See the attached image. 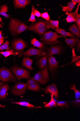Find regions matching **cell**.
<instances>
[{
    "label": "cell",
    "mask_w": 80,
    "mask_h": 121,
    "mask_svg": "<svg viewBox=\"0 0 80 121\" xmlns=\"http://www.w3.org/2000/svg\"><path fill=\"white\" fill-rule=\"evenodd\" d=\"M0 81L4 82H16L17 80L13 74L10 69H8L5 67L0 68Z\"/></svg>",
    "instance_id": "cell-5"
},
{
    "label": "cell",
    "mask_w": 80,
    "mask_h": 121,
    "mask_svg": "<svg viewBox=\"0 0 80 121\" xmlns=\"http://www.w3.org/2000/svg\"><path fill=\"white\" fill-rule=\"evenodd\" d=\"M10 69L19 81L23 79L28 80L31 78L30 71L25 69L14 66Z\"/></svg>",
    "instance_id": "cell-4"
},
{
    "label": "cell",
    "mask_w": 80,
    "mask_h": 121,
    "mask_svg": "<svg viewBox=\"0 0 80 121\" xmlns=\"http://www.w3.org/2000/svg\"><path fill=\"white\" fill-rule=\"evenodd\" d=\"M45 23L46 24V27L48 29L50 28L55 30V28H59V21L58 20L53 21L50 19L48 21L45 20Z\"/></svg>",
    "instance_id": "cell-17"
},
{
    "label": "cell",
    "mask_w": 80,
    "mask_h": 121,
    "mask_svg": "<svg viewBox=\"0 0 80 121\" xmlns=\"http://www.w3.org/2000/svg\"><path fill=\"white\" fill-rule=\"evenodd\" d=\"M46 54H45L48 58L55 54L59 55L62 51V48L59 45L52 46L47 48Z\"/></svg>",
    "instance_id": "cell-11"
},
{
    "label": "cell",
    "mask_w": 80,
    "mask_h": 121,
    "mask_svg": "<svg viewBox=\"0 0 80 121\" xmlns=\"http://www.w3.org/2000/svg\"><path fill=\"white\" fill-rule=\"evenodd\" d=\"M26 83V88L28 90L37 92L41 91V87L38 82L34 80L32 77L27 81Z\"/></svg>",
    "instance_id": "cell-10"
},
{
    "label": "cell",
    "mask_w": 80,
    "mask_h": 121,
    "mask_svg": "<svg viewBox=\"0 0 80 121\" xmlns=\"http://www.w3.org/2000/svg\"><path fill=\"white\" fill-rule=\"evenodd\" d=\"M68 30L70 31L72 34L75 35L77 38H79L80 36V30L75 24L71 25Z\"/></svg>",
    "instance_id": "cell-24"
},
{
    "label": "cell",
    "mask_w": 80,
    "mask_h": 121,
    "mask_svg": "<svg viewBox=\"0 0 80 121\" xmlns=\"http://www.w3.org/2000/svg\"><path fill=\"white\" fill-rule=\"evenodd\" d=\"M72 2H76L77 3H79L80 2V0H71Z\"/></svg>",
    "instance_id": "cell-40"
},
{
    "label": "cell",
    "mask_w": 80,
    "mask_h": 121,
    "mask_svg": "<svg viewBox=\"0 0 80 121\" xmlns=\"http://www.w3.org/2000/svg\"><path fill=\"white\" fill-rule=\"evenodd\" d=\"M30 0H15L14 1L15 6L17 8H23L30 4Z\"/></svg>",
    "instance_id": "cell-19"
},
{
    "label": "cell",
    "mask_w": 80,
    "mask_h": 121,
    "mask_svg": "<svg viewBox=\"0 0 80 121\" xmlns=\"http://www.w3.org/2000/svg\"><path fill=\"white\" fill-rule=\"evenodd\" d=\"M30 43L33 47H37L40 49L44 50L47 48H46L45 44L43 43L39 42L35 38H33L31 39Z\"/></svg>",
    "instance_id": "cell-20"
},
{
    "label": "cell",
    "mask_w": 80,
    "mask_h": 121,
    "mask_svg": "<svg viewBox=\"0 0 80 121\" xmlns=\"http://www.w3.org/2000/svg\"><path fill=\"white\" fill-rule=\"evenodd\" d=\"M9 42L8 40L6 41L5 43L2 45L0 46V51L4 50H10V48H9ZM0 57H1L0 55Z\"/></svg>",
    "instance_id": "cell-30"
},
{
    "label": "cell",
    "mask_w": 80,
    "mask_h": 121,
    "mask_svg": "<svg viewBox=\"0 0 80 121\" xmlns=\"http://www.w3.org/2000/svg\"><path fill=\"white\" fill-rule=\"evenodd\" d=\"M33 78L34 80L42 84L45 85L49 80L47 67H46L42 70L38 71V73L35 74Z\"/></svg>",
    "instance_id": "cell-6"
},
{
    "label": "cell",
    "mask_w": 80,
    "mask_h": 121,
    "mask_svg": "<svg viewBox=\"0 0 80 121\" xmlns=\"http://www.w3.org/2000/svg\"><path fill=\"white\" fill-rule=\"evenodd\" d=\"M75 23L79 29L80 30V18L77 19L75 21Z\"/></svg>",
    "instance_id": "cell-36"
},
{
    "label": "cell",
    "mask_w": 80,
    "mask_h": 121,
    "mask_svg": "<svg viewBox=\"0 0 80 121\" xmlns=\"http://www.w3.org/2000/svg\"><path fill=\"white\" fill-rule=\"evenodd\" d=\"M80 5V2L78 3L75 11L74 13H68L66 19L68 23H72L75 22L76 19L80 17V14L78 13V10Z\"/></svg>",
    "instance_id": "cell-12"
},
{
    "label": "cell",
    "mask_w": 80,
    "mask_h": 121,
    "mask_svg": "<svg viewBox=\"0 0 80 121\" xmlns=\"http://www.w3.org/2000/svg\"><path fill=\"white\" fill-rule=\"evenodd\" d=\"M64 38L65 39V42L66 43L67 45L69 46V47L71 48H73L79 41L78 38L68 39L65 37Z\"/></svg>",
    "instance_id": "cell-23"
},
{
    "label": "cell",
    "mask_w": 80,
    "mask_h": 121,
    "mask_svg": "<svg viewBox=\"0 0 80 121\" xmlns=\"http://www.w3.org/2000/svg\"><path fill=\"white\" fill-rule=\"evenodd\" d=\"M80 40H79V42L76 43V50L78 51H80Z\"/></svg>",
    "instance_id": "cell-37"
},
{
    "label": "cell",
    "mask_w": 80,
    "mask_h": 121,
    "mask_svg": "<svg viewBox=\"0 0 80 121\" xmlns=\"http://www.w3.org/2000/svg\"><path fill=\"white\" fill-rule=\"evenodd\" d=\"M77 3L76 2L71 1L68 2L67 3V6H64L61 5H60V6L63 8L62 9V11L68 13H72V10L74 8Z\"/></svg>",
    "instance_id": "cell-18"
},
{
    "label": "cell",
    "mask_w": 80,
    "mask_h": 121,
    "mask_svg": "<svg viewBox=\"0 0 80 121\" xmlns=\"http://www.w3.org/2000/svg\"><path fill=\"white\" fill-rule=\"evenodd\" d=\"M8 8L7 5H4L0 6V14L6 18H9V15L6 13L8 11Z\"/></svg>",
    "instance_id": "cell-27"
},
{
    "label": "cell",
    "mask_w": 80,
    "mask_h": 121,
    "mask_svg": "<svg viewBox=\"0 0 80 121\" xmlns=\"http://www.w3.org/2000/svg\"><path fill=\"white\" fill-rule=\"evenodd\" d=\"M11 104H16L20 105L26 107L27 108H42L40 106H35L29 104L28 102L25 101L14 102L11 103Z\"/></svg>",
    "instance_id": "cell-26"
},
{
    "label": "cell",
    "mask_w": 80,
    "mask_h": 121,
    "mask_svg": "<svg viewBox=\"0 0 80 121\" xmlns=\"http://www.w3.org/2000/svg\"><path fill=\"white\" fill-rule=\"evenodd\" d=\"M0 54L4 56L5 58L11 55H13L15 57V54L14 51L12 49L5 52H0Z\"/></svg>",
    "instance_id": "cell-29"
},
{
    "label": "cell",
    "mask_w": 80,
    "mask_h": 121,
    "mask_svg": "<svg viewBox=\"0 0 80 121\" xmlns=\"http://www.w3.org/2000/svg\"><path fill=\"white\" fill-rule=\"evenodd\" d=\"M58 61H57L54 56H51L48 58V69L50 72H53L58 67Z\"/></svg>",
    "instance_id": "cell-15"
},
{
    "label": "cell",
    "mask_w": 80,
    "mask_h": 121,
    "mask_svg": "<svg viewBox=\"0 0 80 121\" xmlns=\"http://www.w3.org/2000/svg\"><path fill=\"white\" fill-rule=\"evenodd\" d=\"M12 46L15 55L18 56L19 58L22 57L23 51L27 47L26 42L21 39H18L13 41Z\"/></svg>",
    "instance_id": "cell-7"
},
{
    "label": "cell",
    "mask_w": 80,
    "mask_h": 121,
    "mask_svg": "<svg viewBox=\"0 0 80 121\" xmlns=\"http://www.w3.org/2000/svg\"><path fill=\"white\" fill-rule=\"evenodd\" d=\"M46 52V51L32 47L23 53L22 55L25 56H37V58H38L44 56Z\"/></svg>",
    "instance_id": "cell-9"
},
{
    "label": "cell",
    "mask_w": 80,
    "mask_h": 121,
    "mask_svg": "<svg viewBox=\"0 0 80 121\" xmlns=\"http://www.w3.org/2000/svg\"><path fill=\"white\" fill-rule=\"evenodd\" d=\"M48 58L46 55H45L43 57L38 60V63L39 67L40 69H42L47 66Z\"/></svg>",
    "instance_id": "cell-22"
},
{
    "label": "cell",
    "mask_w": 80,
    "mask_h": 121,
    "mask_svg": "<svg viewBox=\"0 0 80 121\" xmlns=\"http://www.w3.org/2000/svg\"><path fill=\"white\" fill-rule=\"evenodd\" d=\"M27 86L26 83L17 82L12 86L10 93L15 96H21L25 93Z\"/></svg>",
    "instance_id": "cell-8"
},
{
    "label": "cell",
    "mask_w": 80,
    "mask_h": 121,
    "mask_svg": "<svg viewBox=\"0 0 80 121\" xmlns=\"http://www.w3.org/2000/svg\"><path fill=\"white\" fill-rule=\"evenodd\" d=\"M3 22V20L2 19H1L0 17V22Z\"/></svg>",
    "instance_id": "cell-42"
},
{
    "label": "cell",
    "mask_w": 80,
    "mask_h": 121,
    "mask_svg": "<svg viewBox=\"0 0 80 121\" xmlns=\"http://www.w3.org/2000/svg\"><path fill=\"white\" fill-rule=\"evenodd\" d=\"M41 17L46 20L48 21L50 19V17L47 12L41 14Z\"/></svg>",
    "instance_id": "cell-34"
},
{
    "label": "cell",
    "mask_w": 80,
    "mask_h": 121,
    "mask_svg": "<svg viewBox=\"0 0 80 121\" xmlns=\"http://www.w3.org/2000/svg\"><path fill=\"white\" fill-rule=\"evenodd\" d=\"M46 26L44 21H39L28 26L26 30L32 31L40 36H42L46 32L49 30L46 28Z\"/></svg>",
    "instance_id": "cell-3"
},
{
    "label": "cell",
    "mask_w": 80,
    "mask_h": 121,
    "mask_svg": "<svg viewBox=\"0 0 80 121\" xmlns=\"http://www.w3.org/2000/svg\"><path fill=\"white\" fill-rule=\"evenodd\" d=\"M71 89L74 91L76 99L78 100L80 97V91L77 90L76 87L75 85H74L71 88Z\"/></svg>",
    "instance_id": "cell-32"
},
{
    "label": "cell",
    "mask_w": 80,
    "mask_h": 121,
    "mask_svg": "<svg viewBox=\"0 0 80 121\" xmlns=\"http://www.w3.org/2000/svg\"><path fill=\"white\" fill-rule=\"evenodd\" d=\"M5 107V106L4 105H2L0 104V108H4Z\"/></svg>",
    "instance_id": "cell-41"
},
{
    "label": "cell",
    "mask_w": 80,
    "mask_h": 121,
    "mask_svg": "<svg viewBox=\"0 0 80 121\" xmlns=\"http://www.w3.org/2000/svg\"><path fill=\"white\" fill-rule=\"evenodd\" d=\"M3 30L1 31H0V39H6V38L8 37V36H7L6 37H4L2 36V33Z\"/></svg>",
    "instance_id": "cell-38"
},
{
    "label": "cell",
    "mask_w": 80,
    "mask_h": 121,
    "mask_svg": "<svg viewBox=\"0 0 80 121\" xmlns=\"http://www.w3.org/2000/svg\"><path fill=\"white\" fill-rule=\"evenodd\" d=\"M34 13L35 15L37 17H41V14L38 11L37 9H34Z\"/></svg>",
    "instance_id": "cell-35"
},
{
    "label": "cell",
    "mask_w": 80,
    "mask_h": 121,
    "mask_svg": "<svg viewBox=\"0 0 80 121\" xmlns=\"http://www.w3.org/2000/svg\"><path fill=\"white\" fill-rule=\"evenodd\" d=\"M9 89L8 84L0 82V100H3L6 98L7 92Z\"/></svg>",
    "instance_id": "cell-14"
},
{
    "label": "cell",
    "mask_w": 80,
    "mask_h": 121,
    "mask_svg": "<svg viewBox=\"0 0 80 121\" xmlns=\"http://www.w3.org/2000/svg\"><path fill=\"white\" fill-rule=\"evenodd\" d=\"M35 9L34 5L32 6V8L31 12L30 17L29 20L27 22H31L32 23L36 21L35 15H34V12Z\"/></svg>",
    "instance_id": "cell-31"
},
{
    "label": "cell",
    "mask_w": 80,
    "mask_h": 121,
    "mask_svg": "<svg viewBox=\"0 0 80 121\" xmlns=\"http://www.w3.org/2000/svg\"><path fill=\"white\" fill-rule=\"evenodd\" d=\"M55 30L56 33L60 34L63 37H69L73 38H76V37L71 32L66 31L65 30L61 28H55Z\"/></svg>",
    "instance_id": "cell-21"
},
{
    "label": "cell",
    "mask_w": 80,
    "mask_h": 121,
    "mask_svg": "<svg viewBox=\"0 0 80 121\" xmlns=\"http://www.w3.org/2000/svg\"><path fill=\"white\" fill-rule=\"evenodd\" d=\"M33 60L30 59L29 57H24L22 60V65L23 66L32 71L33 68L32 67Z\"/></svg>",
    "instance_id": "cell-16"
},
{
    "label": "cell",
    "mask_w": 80,
    "mask_h": 121,
    "mask_svg": "<svg viewBox=\"0 0 80 121\" xmlns=\"http://www.w3.org/2000/svg\"></svg>",
    "instance_id": "cell-44"
},
{
    "label": "cell",
    "mask_w": 80,
    "mask_h": 121,
    "mask_svg": "<svg viewBox=\"0 0 80 121\" xmlns=\"http://www.w3.org/2000/svg\"><path fill=\"white\" fill-rule=\"evenodd\" d=\"M56 104L58 106L61 107H65L67 108L69 107L68 104L67 103L64 101H59L57 102Z\"/></svg>",
    "instance_id": "cell-33"
},
{
    "label": "cell",
    "mask_w": 80,
    "mask_h": 121,
    "mask_svg": "<svg viewBox=\"0 0 80 121\" xmlns=\"http://www.w3.org/2000/svg\"><path fill=\"white\" fill-rule=\"evenodd\" d=\"M61 35H59L56 32L51 30L45 32L40 39L45 44L53 45L58 43H62V42L58 40L61 38H64Z\"/></svg>",
    "instance_id": "cell-1"
},
{
    "label": "cell",
    "mask_w": 80,
    "mask_h": 121,
    "mask_svg": "<svg viewBox=\"0 0 80 121\" xmlns=\"http://www.w3.org/2000/svg\"><path fill=\"white\" fill-rule=\"evenodd\" d=\"M4 39H0V46H1L4 43Z\"/></svg>",
    "instance_id": "cell-39"
},
{
    "label": "cell",
    "mask_w": 80,
    "mask_h": 121,
    "mask_svg": "<svg viewBox=\"0 0 80 121\" xmlns=\"http://www.w3.org/2000/svg\"><path fill=\"white\" fill-rule=\"evenodd\" d=\"M28 26L16 19L11 18L9 28L11 34L15 35L20 34L27 30Z\"/></svg>",
    "instance_id": "cell-2"
},
{
    "label": "cell",
    "mask_w": 80,
    "mask_h": 121,
    "mask_svg": "<svg viewBox=\"0 0 80 121\" xmlns=\"http://www.w3.org/2000/svg\"><path fill=\"white\" fill-rule=\"evenodd\" d=\"M44 91L45 94L48 93L53 94L56 98L58 99V91L54 83L47 86L44 89Z\"/></svg>",
    "instance_id": "cell-13"
},
{
    "label": "cell",
    "mask_w": 80,
    "mask_h": 121,
    "mask_svg": "<svg viewBox=\"0 0 80 121\" xmlns=\"http://www.w3.org/2000/svg\"><path fill=\"white\" fill-rule=\"evenodd\" d=\"M72 60L71 62L67 63L65 64L62 65L61 66L62 67H63L65 66L68 65H70L75 63H77L78 62H80V57L79 56H76L75 54V52L74 48H73L72 50Z\"/></svg>",
    "instance_id": "cell-25"
},
{
    "label": "cell",
    "mask_w": 80,
    "mask_h": 121,
    "mask_svg": "<svg viewBox=\"0 0 80 121\" xmlns=\"http://www.w3.org/2000/svg\"><path fill=\"white\" fill-rule=\"evenodd\" d=\"M1 25L0 23V28H1Z\"/></svg>",
    "instance_id": "cell-43"
},
{
    "label": "cell",
    "mask_w": 80,
    "mask_h": 121,
    "mask_svg": "<svg viewBox=\"0 0 80 121\" xmlns=\"http://www.w3.org/2000/svg\"><path fill=\"white\" fill-rule=\"evenodd\" d=\"M51 99L50 102L46 104L44 106V107L46 108H50L53 107H55L57 106V105L56 104L55 102L53 99V94H50Z\"/></svg>",
    "instance_id": "cell-28"
}]
</instances>
